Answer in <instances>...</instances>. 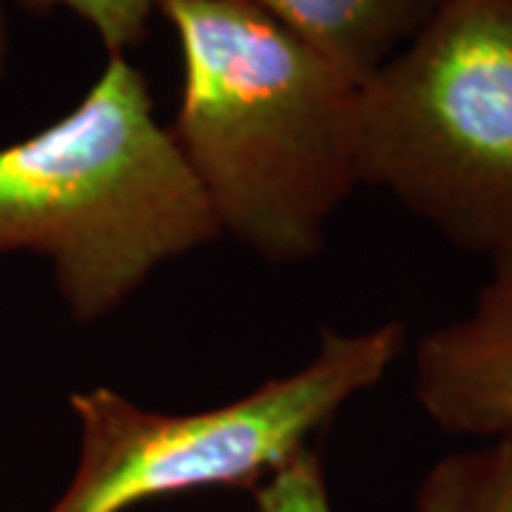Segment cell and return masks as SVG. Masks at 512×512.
Masks as SVG:
<instances>
[{
    "label": "cell",
    "mask_w": 512,
    "mask_h": 512,
    "mask_svg": "<svg viewBox=\"0 0 512 512\" xmlns=\"http://www.w3.org/2000/svg\"><path fill=\"white\" fill-rule=\"evenodd\" d=\"M183 89L171 123L220 234L274 265L311 259L362 185L359 83L248 0H163Z\"/></svg>",
    "instance_id": "6da1fadb"
},
{
    "label": "cell",
    "mask_w": 512,
    "mask_h": 512,
    "mask_svg": "<svg viewBox=\"0 0 512 512\" xmlns=\"http://www.w3.org/2000/svg\"><path fill=\"white\" fill-rule=\"evenodd\" d=\"M220 237L126 55H111L57 123L0 148V256L46 259L77 325L114 313L160 265Z\"/></svg>",
    "instance_id": "7a4b0ae2"
},
{
    "label": "cell",
    "mask_w": 512,
    "mask_h": 512,
    "mask_svg": "<svg viewBox=\"0 0 512 512\" xmlns=\"http://www.w3.org/2000/svg\"><path fill=\"white\" fill-rule=\"evenodd\" d=\"M356 154L456 248H512V0H444L359 86Z\"/></svg>",
    "instance_id": "3957f363"
},
{
    "label": "cell",
    "mask_w": 512,
    "mask_h": 512,
    "mask_svg": "<svg viewBox=\"0 0 512 512\" xmlns=\"http://www.w3.org/2000/svg\"><path fill=\"white\" fill-rule=\"evenodd\" d=\"M407 328L384 322L362 333L322 330L311 362L254 387L237 402L163 413L109 387L69 396L80 424L77 467L46 512H128L197 490H259L339 410L382 382L402 356Z\"/></svg>",
    "instance_id": "277c9868"
},
{
    "label": "cell",
    "mask_w": 512,
    "mask_h": 512,
    "mask_svg": "<svg viewBox=\"0 0 512 512\" xmlns=\"http://www.w3.org/2000/svg\"><path fill=\"white\" fill-rule=\"evenodd\" d=\"M490 262L473 311L419 339L413 396L444 433L512 447V248Z\"/></svg>",
    "instance_id": "5b68a950"
},
{
    "label": "cell",
    "mask_w": 512,
    "mask_h": 512,
    "mask_svg": "<svg viewBox=\"0 0 512 512\" xmlns=\"http://www.w3.org/2000/svg\"><path fill=\"white\" fill-rule=\"evenodd\" d=\"M353 83L393 57L444 0H248Z\"/></svg>",
    "instance_id": "8992f818"
},
{
    "label": "cell",
    "mask_w": 512,
    "mask_h": 512,
    "mask_svg": "<svg viewBox=\"0 0 512 512\" xmlns=\"http://www.w3.org/2000/svg\"><path fill=\"white\" fill-rule=\"evenodd\" d=\"M416 512H512V447L487 441L439 458L416 487Z\"/></svg>",
    "instance_id": "52a82bcc"
},
{
    "label": "cell",
    "mask_w": 512,
    "mask_h": 512,
    "mask_svg": "<svg viewBox=\"0 0 512 512\" xmlns=\"http://www.w3.org/2000/svg\"><path fill=\"white\" fill-rule=\"evenodd\" d=\"M32 12L66 9L92 26L103 49L111 55H126L148 35L151 18L160 12L163 0H15Z\"/></svg>",
    "instance_id": "ba28073f"
},
{
    "label": "cell",
    "mask_w": 512,
    "mask_h": 512,
    "mask_svg": "<svg viewBox=\"0 0 512 512\" xmlns=\"http://www.w3.org/2000/svg\"><path fill=\"white\" fill-rule=\"evenodd\" d=\"M251 495L254 512H333L319 447L293 458Z\"/></svg>",
    "instance_id": "9c48e42d"
},
{
    "label": "cell",
    "mask_w": 512,
    "mask_h": 512,
    "mask_svg": "<svg viewBox=\"0 0 512 512\" xmlns=\"http://www.w3.org/2000/svg\"><path fill=\"white\" fill-rule=\"evenodd\" d=\"M9 55H12V35H9V20H6L3 0H0V80L9 69Z\"/></svg>",
    "instance_id": "30bf717a"
}]
</instances>
